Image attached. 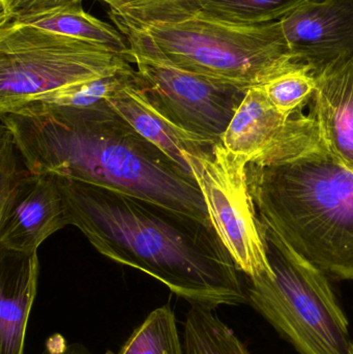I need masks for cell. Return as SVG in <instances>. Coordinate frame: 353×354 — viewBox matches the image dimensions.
Returning a JSON list of instances; mask_svg holds the SVG:
<instances>
[{"instance_id":"1","label":"cell","mask_w":353,"mask_h":354,"mask_svg":"<svg viewBox=\"0 0 353 354\" xmlns=\"http://www.w3.org/2000/svg\"><path fill=\"white\" fill-rule=\"evenodd\" d=\"M68 223L108 259L145 272L191 305L249 304L215 228L108 187L58 176Z\"/></svg>"},{"instance_id":"2","label":"cell","mask_w":353,"mask_h":354,"mask_svg":"<svg viewBox=\"0 0 353 354\" xmlns=\"http://www.w3.org/2000/svg\"><path fill=\"white\" fill-rule=\"evenodd\" d=\"M0 118L29 171L115 189L211 225L195 177L138 134L107 101Z\"/></svg>"},{"instance_id":"3","label":"cell","mask_w":353,"mask_h":354,"mask_svg":"<svg viewBox=\"0 0 353 354\" xmlns=\"http://www.w3.org/2000/svg\"><path fill=\"white\" fill-rule=\"evenodd\" d=\"M259 218L296 253L337 281L353 280V171L321 141L277 163L249 164Z\"/></svg>"},{"instance_id":"4","label":"cell","mask_w":353,"mask_h":354,"mask_svg":"<svg viewBox=\"0 0 353 354\" xmlns=\"http://www.w3.org/2000/svg\"><path fill=\"white\" fill-rule=\"evenodd\" d=\"M263 227L274 276L248 279L249 304L298 354H352L350 324L329 277Z\"/></svg>"},{"instance_id":"5","label":"cell","mask_w":353,"mask_h":354,"mask_svg":"<svg viewBox=\"0 0 353 354\" xmlns=\"http://www.w3.org/2000/svg\"><path fill=\"white\" fill-rule=\"evenodd\" d=\"M142 28L180 68L249 88L298 64L280 21L236 24L199 12L182 22Z\"/></svg>"},{"instance_id":"6","label":"cell","mask_w":353,"mask_h":354,"mask_svg":"<svg viewBox=\"0 0 353 354\" xmlns=\"http://www.w3.org/2000/svg\"><path fill=\"white\" fill-rule=\"evenodd\" d=\"M133 58L17 23L0 25V115L29 97L132 68Z\"/></svg>"},{"instance_id":"7","label":"cell","mask_w":353,"mask_h":354,"mask_svg":"<svg viewBox=\"0 0 353 354\" xmlns=\"http://www.w3.org/2000/svg\"><path fill=\"white\" fill-rule=\"evenodd\" d=\"M131 48L136 72L151 101L174 124L219 142L249 87L180 68L142 28L110 12Z\"/></svg>"},{"instance_id":"8","label":"cell","mask_w":353,"mask_h":354,"mask_svg":"<svg viewBox=\"0 0 353 354\" xmlns=\"http://www.w3.org/2000/svg\"><path fill=\"white\" fill-rule=\"evenodd\" d=\"M202 193L209 220L240 272L248 279L274 276L250 187L249 163L222 141L186 156Z\"/></svg>"},{"instance_id":"9","label":"cell","mask_w":353,"mask_h":354,"mask_svg":"<svg viewBox=\"0 0 353 354\" xmlns=\"http://www.w3.org/2000/svg\"><path fill=\"white\" fill-rule=\"evenodd\" d=\"M319 141L310 114L300 110L285 115L271 105L260 86L248 89L222 137L228 151L256 165L289 159Z\"/></svg>"},{"instance_id":"10","label":"cell","mask_w":353,"mask_h":354,"mask_svg":"<svg viewBox=\"0 0 353 354\" xmlns=\"http://www.w3.org/2000/svg\"><path fill=\"white\" fill-rule=\"evenodd\" d=\"M70 225L58 176L26 167L0 178V251L32 254Z\"/></svg>"},{"instance_id":"11","label":"cell","mask_w":353,"mask_h":354,"mask_svg":"<svg viewBox=\"0 0 353 354\" xmlns=\"http://www.w3.org/2000/svg\"><path fill=\"white\" fill-rule=\"evenodd\" d=\"M280 23L294 62L314 76L353 56V0H309Z\"/></svg>"},{"instance_id":"12","label":"cell","mask_w":353,"mask_h":354,"mask_svg":"<svg viewBox=\"0 0 353 354\" xmlns=\"http://www.w3.org/2000/svg\"><path fill=\"white\" fill-rule=\"evenodd\" d=\"M107 103L143 138L192 176L186 156L195 155L205 145L217 143L192 134L171 122L151 101L137 72L108 97Z\"/></svg>"},{"instance_id":"13","label":"cell","mask_w":353,"mask_h":354,"mask_svg":"<svg viewBox=\"0 0 353 354\" xmlns=\"http://www.w3.org/2000/svg\"><path fill=\"white\" fill-rule=\"evenodd\" d=\"M315 77L310 115L332 157L353 171V56Z\"/></svg>"},{"instance_id":"14","label":"cell","mask_w":353,"mask_h":354,"mask_svg":"<svg viewBox=\"0 0 353 354\" xmlns=\"http://www.w3.org/2000/svg\"><path fill=\"white\" fill-rule=\"evenodd\" d=\"M0 354H24L29 314L37 297L39 260L0 251Z\"/></svg>"},{"instance_id":"15","label":"cell","mask_w":353,"mask_h":354,"mask_svg":"<svg viewBox=\"0 0 353 354\" xmlns=\"http://www.w3.org/2000/svg\"><path fill=\"white\" fill-rule=\"evenodd\" d=\"M12 23L80 39L133 58L130 45L124 35L112 25L85 12L82 4L58 8Z\"/></svg>"},{"instance_id":"16","label":"cell","mask_w":353,"mask_h":354,"mask_svg":"<svg viewBox=\"0 0 353 354\" xmlns=\"http://www.w3.org/2000/svg\"><path fill=\"white\" fill-rule=\"evenodd\" d=\"M136 68L122 71L110 76L73 83L35 97L15 106L8 113L35 115L55 110L80 109L107 101L126 81L132 78ZM6 113V114H8ZM2 115V114H1Z\"/></svg>"},{"instance_id":"17","label":"cell","mask_w":353,"mask_h":354,"mask_svg":"<svg viewBox=\"0 0 353 354\" xmlns=\"http://www.w3.org/2000/svg\"><path fill=\"white\" fill-rule=\"evenodd\" d=\"M184 354H250L215 308L191 305L184 322Z\"/></svg>"},{"instance_id":"18","label":"cell","mask_w":353,"mask_h":354,"mask_svg":"<svg viewBox=\"0 0 353 354\" xmlns=\"http://www.w3.org/2000/svg\"><path fill=\"white\" fill-rule=\"evenodd\" d=\"M117 354H184L175 313L169 304L153 310Z\"/></svg>"},{"instance_id":"19","label":"cell","mask_w":353,"mask_h":354,"mask_svg":"<svg viewBox=\"0 0 353 354\" xmlns=\"http://www.w3.org/2000/svg\"><path fill=\"white\" fill-rule=\"evenodd\" d=\"M309 0H198L200 12L236 24L276 22Z\"/></svg>"},{"instance_id":"20","label":"cell","mask_w":353,"mask_h":354,"mask_svg":"<svg viewBox=\"0 0 353 354\" xmlns=\"http://www.w3.org/2000/svg\"><path fill=\"white\" fill-rule=\"evenodd\" d=\"M110 6V12L124 20L147 27L174 24L200 12L198 0H97Z\"/></svg>"},{"instance_id":"21","label":"cell","mask_w":353,"mask_h":354,"mask_svg":"<svg viewBox=\"0 0 353 354\" xmlns=\"http://www.w3.org/2000/svg\"><path fill=\"white\" fill-rule=\"evenodd\" d=\"M260 87L276 109L292 116L311 102L316 88V80L309 68L298 64L269 79Z\"/></svg>"},{"instance_id":"22","label":"cell","mask_w":353,"mask_h":354,"mask_svg":"<svg viewBox=\"0 0 353 354\" xmlns=\"http://www.w3.org/2000/svg\"><path fill=\"white\" fill-rule=\"evenodd\" d=\"M0 25L30 18L58 8L82 4V0H0Z\"/></svg>"},{"instance_id":"23","label":"cell","mask_w":353,"mask_h":354,"mask_svg":"<svg viewBox=\"0 0 353 354\" xmlns=\"http://www.w3.org/2000/svg\"><path fill=\"white\" fill-rule=\"evenodd\" d=\"M41 354H91L81 343H68L61 335L55 334L46 341Z\"/></svg>"},{"instance_id":"24","label":"cell","mask_w":353,"mask_h":354,"mask_svg":"<svg viewBox=\"0 0 353 354\" xmlns=\"http://www.w3.org/2000/svg\"><path fill=\"white\" fill-rule=\"evenodd\" d=\"M352 354H353V342H352Z\"/></svg>"}]
</instances>
